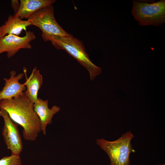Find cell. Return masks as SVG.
Instances as JSON below:
<instances>
[{
	"instance_id": "6da1fadb",
	"label": "cell",
	"mask_w": 165,
	"mask_h": 165,
	"mask_svg": "<svg viewBox=\"0 0 165 165\" xmlns=\"http://www.w3.org/2000/svg\"><path fill=\"white\" fill-rule=\"evenodd\" d=\"M34 104L24 92L17 97L0 101V108L6 110L12 120L22 127L23 137L28 141H35L42 131Z\"/></svg>"
},
{
	"instance_id": "7a4b0ae2",
	"label": "cell",
	"mask_w": 165,
	"mask_h": 165,
	"mask_svg": "<svg viewBox=\"0 0 165 165\" xmlns=\"http://www.w3.org/2000/svg\"><path fill=\"white\" fill-rule=\"evenodd\" d=\"M57 50H63L76 59L88 71L90 80L99 75L101 68L96 65L90 59L82 41L71 35L69 36H53L49 41Z\"/></svg>"
},
{
	"instance_id": "3957f363",
	"label": "cell",
	"mask_w": 165,
	"mask_h": 165,
	"mask_svg": "<svg viewBox=\"0 0 165 165\" xmlns=\"http://www.w3.org/2000/svg\"><path fill=\"white\" fill-rule=\"evenodd\" d=\"M134 137L130 131L115 141L97 139L96 143L108 155L110 165H130V155L133 150L131 141Z\"/></svg>"
},
{
	"instance_id": "277c9868",
	"label": "cell",
	"mask_w": 165,
	"mask_h": 165,
	"mask_svg": "<svg viewBox=\"0 0 165 165\" xmlns=\"http://www.w3.org/2000/svg\"><path fill=\"white\" fill-rule=\"evenodd\" d=\"M131 13L140 26H160L165 22V1L148 3L133 0Z\"/></svg>"
},
{
	"instance_id": "5b68a950",
	"label": "cell",
	"mask_w": 165,
	"mask_h": 165,
	"mask_svg": "<svg viewBox=\"0 0 165 165\" xmlns=\"http://www.w3.org/2000/svg\"><path fill=\"white\" fill-rule=\"evenodd\" d=\"M31 25L39 28L42 31V36L44 41H49L51 37H67L71 35L57 22L54 16L53 5L40 9L28 19Z\"/></svg>"
},
{
	"instance_id": "8992f818",
	"label": "cell",
	"mask_w": 165,
	"mask_h": 165,
	"mask_svg": "<svg viewBox=\"0 0 165 165\" xmlns=\"http://www.w3.org/2000/svg\"><path fill=\"white\" fill-rule=\"evenodd\" d=\"M0 116L4 121L2 135L6 145L11 151V154L20 155L23 145L17 125L12 120L5 109L0 108Z\"/></svg>"
},
{
	"instance_id": "52a82bcc",
	"label": "cell",
	"mask_w": 165,
	"mask_h": 165,
	"mask_svg": "<svg viewBox=\"0 0 165 165\" xmlns=\"http://www.w3.org/2000/svg\"><path fill=\"white\" fill-rule=\"evenodd\" d=\"M36 38L33 32L26 31L25 35L20 37L10 34L0 38V54L7 53V57L10 58L14 56L21 49H31L30 42Z\"/></svg>"
},
{
	"instance_id": "ba28073f",
	"label": "cell",
	"mask_w": 165,
	"mask_h": 165,
	"mask_svg": "<svg viewBox=\"0 0 165 165\" xmlns=\"http://www.w3.org/2000/svg\"><path fill=\"white\" fill-rule=\"evenodd\" d=\"M10 73V76L9 79H4L5 83L2 90L0 91V101L17 97L26 90V82L23 84L19 82L24 74L22 73L15 76L16 73L14 71H11Z\"/></svg>"
},
{
	"instance_id": "9c48e42d",
	"label": "cell",
	"mask_w": 165,
	"mask_h": 165,
	"mask_svg": "<svg viewBox=\"0 0 165 165\" xmlns=\"http://www.w3.org/2000/svg\"><path fill=\"white\" fill-rule=\"evenodd\" d=\"M34 109L39 118L41 131L44 135H46L47 125L51 124L53 116L59 111L60 108L53 105L50 109L48 107V100H43L38 98L37 101L34 103Z\"/></svg>"
},
{
	"instance_id": "30bf717a",
	"label": "cell",
	"mask_w": 165,
	"mask_h": 165,
	"mask_svg": "<svg viewBox=\"0 0 165 165\" xmlns=\"http://www.w3.org/2000/svg\"><path fill=\"white\" fill-rule=\"evenodd\" d=\"M18 12L13 16L22 20L28 19L33 14L42 8L53 5L55 0H20Z\"/></svg>"
},
{
	"instance_id": "8fae6325",
	"label": "cell",
	"mask_w": 165,
	"mask_h": 165,
	"mask_svg": "<svg viewBox=\"0 0 165 165\" xmlns=\"http://www.w3.org/2000/svg\"><path fill=\"white\" fill-rule=\"evenodd\" d=\"M24 75L26 78V89L24 94L33 103L37 101L38 94L43 84V78L39 70L35 67L28 78L27 76V69L23 68Z\"/></svg>"
},
{
	"instance_id": "7c38bea8",
	"label": "cell",
	"mask_w": 165,
	"mask_h": 165,
	"mask_svg": "<svg viewBox=\"0 0 165 165\" xmlns=\"http://www.w3.org/2000/svg\"><path fill=\"white\" fill-rule=\"evenodd\" d=\"M30 25L28 20H24L10 15L4 24L0 26V38L10 34L18 36L23 30L26 31L27 27Z\"/></svg>"
},
{
	"instance_id": "4fadbf2b",
	"label": "cell",
	"mask_w": 165,
	"mask_h": 165,
	"mask_svg": "<svg viewBox=\"0 0 165 165\" xmlns=\"http://www.w3.org/2000/svg\"><path fill=\"white\" fill-rule=\"evenodd\" d=\"M22 161L19 155L11 154L0 159V165H21Z\"/></svg>"
},
{
	"instance_id": "5bb4252c",
	"label": "cell",
	"mask_w": 165,
	"mask_h": 165,
	"mask_svg": "<svg viewBox=\"0 0 165 165\" xmlns=\"http://www.w3.org/2000/svg\"><path fill=\"white\" fill-rule=\"evenodd\" d=\"M11 6L14 12L16 14L18 11L20 7V1L18 0H12L11 1Z\"/></svg>"
},
{
	"instance_id": "9a60e30c",
	"label": "cell",
	"mask_w": 165,
	"mask_h": 165,
	"mask_svg": "<svg viewBox=\"0 0 165 165\" xmlns=\"http://www.w3.org/2000/svg\"><path fill=\"white\" fill-rule=\"evenodd\" d=\"M163 165H165V164H163Z\"/></svg>"
}]
</instances>
